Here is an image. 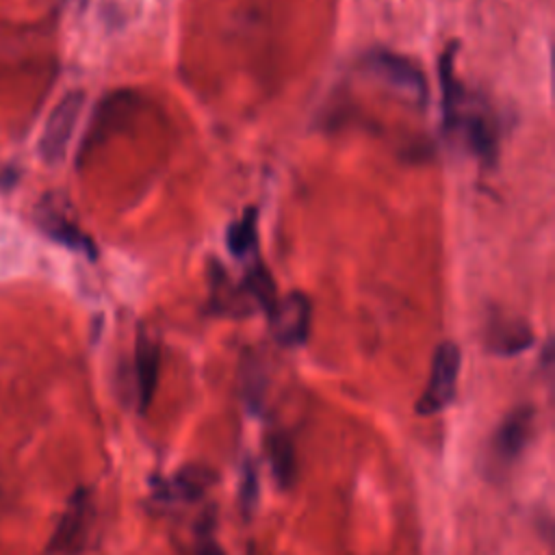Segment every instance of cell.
Segmentation results:
<instances>
[{
    "mask_svg": "<svg viewBox=\"0 0 555 555\" xmlns=\"http://www.w3.org/2000/svg\"><path fill=\"white\" fill-rule=\"evenodd\" d=\"M535 343V336L527 321L516 317H494L486 330V349L496 356H516L527 351Z\"/></svg>",
    "mask_w": 555,
    "mask_h": 555,
    "instance_id": "cell-11",
    "label": "cell"
},
{
    "mask_svg": "<svg viewBox=\"0 0 555 555\" xmlns=\"http://www.w3.org/2000/svg\"><path fill=\"white\" fill-rule=\"evenodd\" d=\"M460 366H462L460 347L453 340L440 343L431 356L427 384L414 405L416 414L434 416L453 403L457 392Z\"/></svg>",
    "mask_w": 555,
    "mask_h": 555,
    "instance_id": "cell-3",
    "label": "cell"
},
{
    "mask_svg": "<svg viewBox=\"0 0 555 555\" xmlns=\"http://www.w3.org/2000/svg\"><path fill=\"white\" fill-rule=\"evenodd\" d=\"M197 555H225L223 548L212 540V535L204 533L199 538V544H197Z\"/></svg>",
    "mask_w": 555,
    "mask_h": 555,
    "instance_id": "cell-16",
    "label": "cell"
},
{
    "mask_svg": "<svg viewBox=\"0 0 555 555\" xmlns=\"http://www.w3.org/2000/svg\"><path fill=\"white\" fill-rule=\"evenodd\" d=\"M269 464L275 483L286 490L293 486L297 475V455L293 436L286 431H275L269 440Z\"/></svg>",
    "mask_w": 555,
    "mask_h": 555,
    "instance_id": "cell-13",
    "label": "cell"
},
{
    "mask_svg": "<svg viewBox=\"0 0 555 555\" xmlns=\"http://www.w3.org/2000/svg\"><path fill=\"white\" fill-rule=\"evenodd\" d=\"M533 434V408L518 405L507 412L492 434V453L499 462H514Z\"/></svg>",
    "mask_w": 555,
    "mask_h": 555,
    "instance_id": "cell-8",
    "label": "cell"
},
{
    "mask_svg": "<svg viewBox=\"0 0 555 555\" xmlns=\"http://www.w3.org/2000/svg\"><path fill=\"white\" fill-rule=\"evenodd\" d=\"M160 371V345L147 334V330L139 327L134 340V384H137V403L139 410L145 412L154 399L158 386Z\"/></svg>",
    "mask_w": 555,
    "mask_h": 555,
    "instance_id": "cell-10",
    "label": "cell"
},
{
    "mask_svg": "<svg viewBox=\"0 0 555 555\" xmlns=\"http://www.w3.org/2000/svg\"><path fill=\"white\" fill-rule=\"evenodd\" d=\"M37 221H39V228L41 232L56 241L59 245L72 249V251H78V254H85L87 258H95L98 256V247L95 243L89 238L87 232L80 230V225L67 217V212L59 206H52V204H41V210L37 212Z\"/></svg>",
    "mask_w": 555,
    "mask_h": 555,
    "instance_id": "cell-9",
    "label": "cell"
},
{
    "mask_svg": "<svg viewBox=\"0 0 555 555\" xmlns=\"http://www.w3.org/2000/svg\"><path fill=\"white\" fill-rule=\"evenodd\" d=\"M225 245L236 260L258 258V210L254 206L245 208L243 215L228 225Z\"/></svg>",
    "mask_w": 555,
    "mask_h": 555,
    "instance_id": "cell-12",
    "label": "cell"
},
{
    "mask_svg": "<svg viewBox=\"0 0 555 555\" xmlns=\"http://www.w3.org/2000/svg\"><path fill=\"white\" fill-rule=\"evenodd\" d=\"M457 46L449 43L440 56V91H442V126L447 137L462 143L483 163L499 156V121L490 104L470 91L455 72Z\"/></svg>",
    "mask_w": 555,
    "mask_h": 555,
    "instance_id": "cell-1",
    "label": "cell"
},
{
    "mask_svg": "<svg viewBox=\"0 0 555 555\" xmlns=\"http://www.w3.org/2000/svg\"><path fill=\"white\" fill-rule=\"evenodd\" d=\"M269 325L275 343H280L282 347L306 345L312 325V301L299 291L284 295L271 308Z\"/></svg>",
    "mask_w": 555,
    "mask_h": 555,
    "instance_id": "cell-6",
    "label": "cell"
},
{
    "mask_svg": "<svg viewBox=\"0 0 555 555\" xmlns=\"http://www.w3.org/2000/svg\"><path fill=\"white\" fill-rule=\"evenodd\" d=\"M82 104H85V93L69 91L56 102V106L48 115L43 134L39 139V154L48 165H56L63 160L69 139L76 130L78 117L82 113Z\"/></svg>",
    "mask_w": 555,
    "mask_h": 555,
    "instance_id": "cell-5",
    "label": "cell"
},
{
    "mask_svg": "<svg viewBox=\"0 0 555 555\" xmlns=\"http://www.w3.org/2000/svg\"><path fill=\"white\" fill-rule=\"evenodd\" d=\"M362 67L369 76L379 80L399 98L412 104H423L427 100V93H429L427 78L418 67V63L412 61L410 56L397 54L392 50L375 48L364 54Z\"/></svg>",
    "mask_w": 555,
    "mask_h": 555,
    "instance_id": "cell-2",
    "label": "cell"
},
{
    "mask_svg": "<svg viewBox=\"0 0 555 555\" xmlns=\"http://www.w3.org/2000/svg\"><path fill=\"white\" fill-rule=\"evenodd\" d=\"M215 481V473L204 466H184L171 477H152V492L163 503H193L202 499Z\"/></svg>",
    "mask_w": 555,
    "mask_h": 555,
    "instance_id": "cell-7",
    "label": "cell"
},
{
    "mask_svg": "<svg viewBox=\"0 0 555 555\" xmlns=\"http://www.w3.org/2000/svg\"><path fill=\"white\" fill-rule=\"evenodd\" d=\"M93 525V496L89 488H76L50 535V555H78L89 542Z\"/></svg>",
    "mask_w": 555,
    "mask_h": 555,
    "instance_id": "cell-4",
    "label": "cell"
},
{
    "mask_svg": "<svg viewBox=\"0 0 555 555\" xmlns=\"http://www.w3.org/2000/svg\"><path fill=\"white\" fill-rule=\"evenodd\" d=\"M258 501V473L251 460H245L243 464V479H241V507L245 512L254 509Z\"/></svg>",
    "mask_w": 555,
    "mask_h": 555,
    "instance_id": "cell-15",
    "label": "cell"
},
{
    "mask_svg": "<svg viewBox=\"0 0 555 555\" xmlns=\"http://www.w3.org/2000/svg\"><path fill=\"white\" fill-rule=\"evenodd\" d=\"M264 388H267V377L262 375V369L258 362H245L243 364V399L249 412H260L262 401H264Z\"/></svg>",
    "mask_w": 555,
    "mask_h": 555,
    "instance_id": "cell-14",
    "label": "cell"
}]
</instances>
